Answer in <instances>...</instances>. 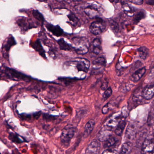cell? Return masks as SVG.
Instances as JSON below:
<instances>
[{
  "mask_svg": "<svg viewBox=\"0 0 154 154\" xmlns=\"http://www.w3.org/2000/svg\"><path fill=\"white\" fill-rule=\"evenodd\" d=\"M72 48L78 54H87L90 48V43L88 39L84 37H74L72 38Z\"/></svg>",
  "mask_w": 154,
  "mask_h": 154,
  "instance_id": "1",
  "label": "cell"
},
{
  "mask_svg": "<svg viewBox=\"0 0 154 154\" xmlns=\"http://www.w3.org/2000/svg\"><path fill=\"white\" fill-rule=\"evenodd\" d=\"M112 128L105 125L100 130L97 135L98 140L105 142L112 137Z\"/></svg>",
  "mask_w": 154,
  "mask_h": 154,
  "instance_id": "8",
  "label": "cell"
},
{
  "mask_svg": "<svg viewBox=\"0 0 154 154\" xmlns=\"http://www.w3.org/2000/svg\"><path fill=\"white\" fill-rule=\"evenodd\" d=\"M154 147L153 140L146 139L142 144L141 154H154Z\"/></svg>",
  "mask_w": 154,
  "mask_h": 154,
  "instance_id": "9",
  "label": "cell"
},
{
  "mask_svg": "<svg viewBox=\"0 0 154 154\" xmlns=\"http://www.w3.org/2000/svg\"><path fill=\"white\" fill-rule=\"evenodd\" d=\"M126 126V121L124 119H122L116 127L115 130V133L117 136H120L123 132Z\"/></svg>",
  "mask_w": 154,
  "mask_h": 154,
  "instance_id": "24",
  "label": "cell"
},
{
  "mask_svg": "<svg viewBox=\"0 0 154 154\" xmlns=\"http://www.w3.org/2000/svg\"><path fill=\"white\" fill-rule=\"evenodd\" d=\"M130 2L136 5H140L142 4L143 1H130Z\"/></svg>",
  "mask_w": 154,
  "mask_h": 154,
  "instance_id": "33",
  "label": "cell"
},
{
  "mask_svg": "<svg viewBox=\"0 0 154 154\" xmlns=\"http://www.w3.org/2000/svg\"><path fill=\"white\" fill-rule=\"evenodd\" d=\"M1 75H0V80H1Z\"/></svg>",
  "mask_w": 154,
  "mask_h": 154,
  "instance_id": "35",
  "label": "cell"
},
{
  "mask_svg": "<svg viewBox=\"0 0 154 154\" xmlns=\"http://www.w3.org/2000/svg\"><path fill=\"white\" fill-rule=\"evenodd\" d=\"M132 147V144L131 142H125L122 144L120 152L119 154H131Z\"/></svg>",
  "mask_w": 154,
  "mask_h": 154,
  "instance_id": "20",
  "label": "cell"
},
{
  "mask_svg": "<svg viewBox=\"0 0 154 154\" xmlns=\"http://www.w3.org/2000/svg\"><path fill=\"white\" fill-rule=\"evenodd\" d=\"M17 45V42L14 37L10 35L4 41L2 46V53L4 58L8 59L9 52L12 47Z\"/></svg>",
  "mask_w": 154,
  "mask_h": 154,
  "instance_id": "5",
  "label": "cell"
},
{
  "mask_svg": "<svg viewBox=\"0 0 154 154\" xmlns=\"http://www.w3.org/2000/svg\"><path fill=\"white\" fill-rule=\"evenodd\" d=\"M9 138L11 141L15 142V143H20L24 141L23 139L20 137L18 135H17L15 133H10L9 136Z\"/></svg>",
  "mask_w": 154,
  "mask_h": 154,
  "instance_id": "27",
  "label": "cell"
},
{
  "mask_svg": "<svg viewBox=\"0 0 154 154\" xmlns=\"http://www.w3.org/2000/svg\"><path fill=\"white\" fill-rule=\"evenodd\" d=\"M154 84L150 85L145 87L142 91V96L145 100H151L154 94Z\"/></svg>",
  "mask_w": 154,
  "mask_h": 154,
  "instance_id": "13",
  "label": "cell"
},
{
  "mask_svg": "<svg viewBox=\"0 0 154 154\" xmlns=\"http://www.w3.org/2000/svg\"><path fill=\"white\" fill-rule=\"evenodd\" d=\"M1 71L2 73L5 74V76L7 78L11 80L15 81L23 80L26 82H29L30 81V77L12 68L4 66L1 69Z\"/></svg>",
  "mask_w": 154,
  "mask_h": 154,
  "instance_id": "2",
  "label": "cell"
},
{
  "mask_svg": "<svg viewBox=\"0 0 154 154\" xmlns=\"http://www.w3.org/2000/svg\"><path fill=\"white\" fill-rule=\"evenodd\" d=\"M84 12L90 18H99L100 12L95 5H91L86 7Z\"/></svg>",
  "mask_w": 154,
  "mask_h": 154,
  "instance_id": "11",
  "label": "cell"
},
{
  "mask_svg": "<svg viewBox=\"0 0 154 154\" xmlns=\"http://www.w3.org/2000/svg\"><path fill=\"white\" fill-rule=\"evenodd\" d=\"M32 14H33V16L34 18L37 20L39 22H41L42 24H44V21H45L44 16L38 11L37 10H34L33 11Z\"/></svg>",
  "mask_w": 154,
  "mask_h": 154,
  "instance_id": "26",
  "label": "cell"
},
{
  "mask_svg": "<svg viewBox=\"0 0 154 154\" xmlns=\"http://www.w3.org/2000/svg\"><path fill=\"white\" fill-rule=\"evenodd\" d=\"M90 47L92 53L96 55L99 54L101 50V42L100 39L98 38L94 39Z\"/></svg>",
  "mask_w": 154,
  "mask_h": 154,
  "instance_id": "16",
  "label": "cell"
},
{
  "mask_svg": "<svg viewBox=\"0 0 154 154\" xmlns=\"http://www.w3.org/2000/svg\"><path fill=\"white\" fill-rule=\"evenodd\" d=\"M57 42L61 50L64 51H70L72 48V46L66 43L63 38H60Z\"/></svg>",
  "mask_w": 154,
  "mask_h": 154,
  "instance_id": "21",
  "label": "cell"
},
{
  "mask_svg": "<svg viewBox=\"0 0 154 154\" xmlns=\"http://www.w3.org/2000/svg\"><path fill=\"white\" fill-rule=\"evenodd\" d=\"M117 142V140L114 137H110L107 141H105L104 144L105 147H109L110 146H114Z\"/></svg>",
  "mask_w": 154,
  "mask_h": 154,
  "instance_id": "28",
  "label": "cell"
},
{
  "mask_svg": "<svg viewBox=\"0 0 154 154\" xmlns=\"http://www.w3.org/2000/svg\"><path fill=\"white\" fill-rule=\"evenodd\" d=\"M112 93V90L111 87H109V88H107V89L105 90L103 94L102 99H103L104 100H106L109 99V98L111 96Z\"/></svg>",
  "mask_w": 154,
  "mask_h": 154,
  "instance_id": "29",
  "label": "cell"
},
{
  "mask_svg": "<svg viewBox=\"0 0 154 154\" xmlns=\"http://www.w3.org/2000/svg\"><path fill=\"white\" fill-rule=\"evenodd\" d=\"M46 27L48 31L56 36H61L63 34V30L58 25L54 26L52 24H47L46 25Z\"/></svg>",
  "mask_w": 154,
  "mask_h": 154,
  "instance_id": "14",
  "label": "cell"
},
{
  "mask_svg": "<svg viewBox=\"0 0 154 154\" xmlns=\"http://www.w3.org/2000/svg\"><path fill=\"white\" fill-rule=\"evenodd\" d=\"M146 16V13L145 11L141 10L134 15L133 19V23L135 24H137L141 20L145 18Z\"/></svg>",
  "mask_w": 154,
  "mask_h": 154,
  "instance_id": "22",
  "label": "cell"
},
{
  "mask_svg": "<svg viewBox=\"0 0 154 154\" xmlns=\"http://www.w3.org/2000/svg\"><path fill=\"white\" fill-rule=\"evenodd\" d=\"M73 62L75 63L76 68L78 72H88L91 65L90 61L88 59L85 58L78 57L75 58Z\"/></svg>",
  "mask_w": 154,
  "mask_h": 154,
  "instance_id": "7",
  "label": "cell"
},
{
  "mask_svg": "<svg viewBox=\"0 0 154 154\" xmlns=\"http://www.w3.org/2000/svg\"><path fill=\"white\" fill-rule=\"evenodd\" d=\"M146 71V67H142L140 68L132 74L131 77V80L134 82H138L145 74Z\"/></svg>",
  "mask_w": 154,
  "mask_h": 154,
  "instance_id": "15",
  "label": "cell"
},
{
  "mask_svg": "<svg viewBox=\"0 0 154 154\" xmlns=\"http://www.w3.org/2000/svg\"><path fill=\"white\" fill-rule=\"evenodd\" d=\"M100 149V143L97 140H94L88 145L85 150L86 154H99Z\"/></svg>",
  "mask_w": 154,
  "mask_h": 154,
  "instance_id": "10",
  "label": "cell"
},
{
  "mask_svg": "<svg viewBox=\"0 0 154 154\" xmlns=\"http://www.w3.org/2000/svg\"><path fill=\"white\" fill-rule=\"evenodd\" d=\"M32 48L37 52H38L41 57L44 58H46L45 52L41 45V42L39 39H37L32 44Z\"/></svg>",
  "mask_w": 154,
  "mask_h": 154,
  "instance_id": "17",
  "label": "cell"
},
{
  "mask_svg": "<svg viewBox=\"0 0 154 154\" xmlns=\"http://www.w3.org/2000/svg\"><path fill=\"white\" fill-rule=\"evenodd\" d=\"M122 113H115L108 120L106 123V126L112 128L114 127H117L120 121L122 119Z\"/></svg>",
  "mask_w": 154,
  "mask_h": 154,
  "instance_id": "12",
  "label": "cell"
},
{
  "mask_svg": "<svg viewBox=\"0 0 154 154\" xmlns=\"http://www.w3.org/2000/svg\"><path fill=\"white\" fill-rule=\"evenodd\" d=\"M93 67L91 74L96 75L103 72L106 66V61L102 57H98L93 62Z\"/></svg>",
  "mask_w": 154,
  "mask_h": 154,
  "instance_id": "4",
  "label": "cell"
},
{
  "mask_svg": "<svg viewBox=\"0 0 154 154\" xmlns=\"http://www.w3.org/2000/svg\"><path fill=\"white\" fill-rule=\"evenodd\" d=\"M105 29V25L101 19L97 18V20L94 21L90 26L91 33L95 35H100Z\"/></svg>",
  "mask_w": 154,
  "mask_h": 154,
  "instance_id": "6",
  "label": "cell"
},
{
  "mask_svg": "<svg viewBox=\"0 0 154 154\" xmlns=\"http://www.w3.org/2000/svg\"><path fill=\"white\" fill-rule=\"evenodd\" d=\"M67 17L69 19V22L71 25L73 26H75L78 24V22H79V20L72 12H70L68 14Z\"/></svg>",
  "mask_w": 154,
  "mask_h": 154,
  "instance_id": "25",
  "label": "cell"
},
{
  "mask_svg": "<svg viewBox=\"0 0 154 154\" xmlns=\"http://www.w3.org/2000/svg\"><path fill=\"white\" fill-rule=\"evenodd\" d=\"M108 82L107 81H105L102 84L101 86V89L102 90H106L107 89V87H108Z\"/></svg>",
  "mask_w": 154,
  "mask_h": 154,
  "instance_id": "32",
  "label": "cell"
},
{
  "mask_svg": "<svg viewBox=\"0 0 154 154\" xmlns=\"http://www.w3.org/2000/svg\"><path fill=\"white\" fill-rule=\"evenodd\" d=\"M95 122L94 120H90L86 123L85 127L84 132V137H88L90 133L91 132L94 128Z\"/></svg>",
  "mask_w": 154,
  "mask_h": 154,
  "instance_id": "19",
  "label": "cell"
},
{
  "mask_svg": "<svg viewBox=\"0 0 154 154\" xmlns=\"http://www.w3.org/2000/svg\"><path fill=\"white\" fill-rule=\"evenodd\" d=\"M75 132V128L72 126H67L62 131L61 135V140L62 143L65 145L70 143L73 137Z\"/></svg>",
  "mask_w": 154,
  "mask_h": 154,
  "instance_id": "3",
  "label": "cell"
},
{
  "mask_svg": "<svg viewBox=\"0 0 154 154\" xmlns=\"http://www.w3.org/2000/svg\"><path fill=\"white\" fill-rule=\"evenodd\" d=\"M146 3L148 5L153 6L154 5V1H148L146 2Z\"/></svg>",
  "mask_w": 154,
  "mask_h": 154,
  "instance_id": "34",
  "label": "cell"
},
{
  "mask_svg": "<svg viewBox=\"0 0 154 154\" xmlns=\"http://www.w3.org/2000/svg\"><path fill=\"white\" fill-rule=\"evenodd\" d=\"M102 154H119V153L116 149H109L103 151Z\"/></svg>",
  "mask_w": 154,
  "mask_h": 154,
  "instance_id": "31",
  "label": "cell"
},
{
  "mask_svg": "<svg viewBox=\"0 0 154 154\" xmlns=\"http://www.w3.org/2000/svg\"><path fill=\"white\" fill-rule=\"evenodd\" d=\"M18 26H19L22 29L25 30L29 29L33 27V25L30 22H29L28 20L26 18H21L18 19L17 21Z\"/></svg>",
  "mask_w": 154,
  "mask_h": 154,
  "instance_id": "18",
  "label": "cell"
},
{
  "mask_svg": "<svg viewBox=\"0 0 154 154\" xmlns=\"http://www.w3.org/2000/svg\"><path fill=\"white\" fill-rule=\"evenodd\" d=\"M138 52L140 57L142 60H146L149 55V50L146 47L140 48L138 49Z\"/></svg>",
  "mask_w": 154,
  "mask_h": 154,
  "instance_id": "23",
  "label": "cell"
},
{
  "mask_svg": "<svg viewBox=\"0 0 154 154\" xmlns=\"http://www.w3.org/2000/svg\"><path fill=\"white\" fill-rule=\"evenodd\" d=\"M123 8H124V12L126 14H127V15L130 16V17H132L133 16V9H132L129 5L124 4Z\"/></svg>",
  "mask_w": 154,
  "mask_h": 154,
  "instance_id": "30",
  "label": "cell"
}]
</instances>
